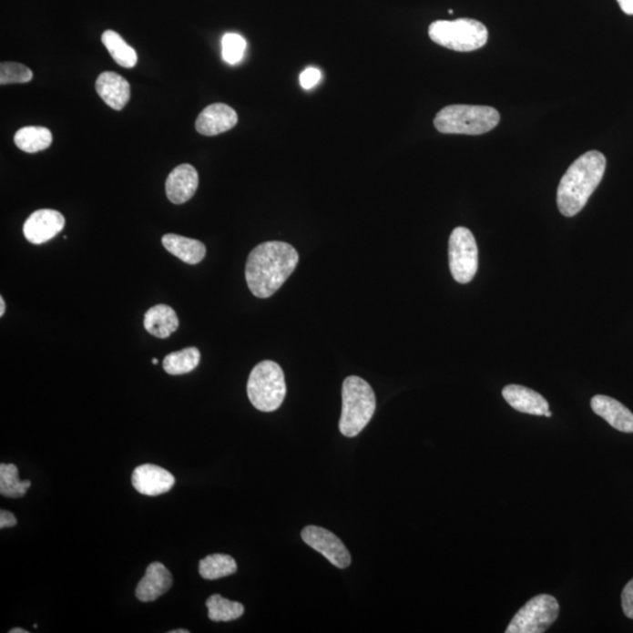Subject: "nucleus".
I'll use <instances>...</instances> for the list:
<instances>
[{
    "instance_id": "obj_1",
    "label": "nucleus",
    "mask_w": 633,
    "mask_h": 633,
    "mask_svg": "<svg viewBox=\"0 0 633 633\" xmlns=\"http://www.w3.org/2000/svg\"><path fill=\"white\" fill-rule=\"evenodd\" d=\"M300 256L291 244L271 240L253 249L245 267V280L252 295H275L295 271Z\"/></svg>"
},
{
    "instance_id": "obj_32",
    "label": "nucleus",
    "mask_w": 633,
    "mask_h": 633,
    "mask_svg": "<svg viewBox=\"0 0 633 633\" xmlns=\"http://www.w3.org/2000/svg\"><path fill=\"white\" fill-rule=\"evenodd\" d=\"M5 310H6L5 301H4L3 297H0V317L4 316V313H5Z\"/></svg>"
},
{
    "instance_id": "obj_12",
    "label": "nucleus",
    "mask_w": 633,
    "mask_h": 633,
    "mask_svg": "<svg viewBox=\"0 0 633 633\" xmlns=\"http://www.w3.org/2000/svg\"><path fill=\"white\" fill-rule=\"evenodd\" d=\"M239 116L234 108L226 104H212L204 108L198 120L196 130L202 136L215 137L234 128Z\"/></svg>"
},
{
    "instance_id": "obj_29",
    "label": "nucleus",
    "mask_w": 633,
    "mask_h": 633,
    "mask_svg": "<svg viewBox=\"0 0 633 633\" xmlns=\"http://www.w3.org/2000/svg\"><path fill=\"white\" fill-rule=\"evenodd\" d=\"M622 607L625 616L633 619V578L625 586L622 592Z\"/></svg>"
},
{
    "instance_id": "obj_28",
    "label": "nucleus",
    "mask_w": 633,
    "mask_h": 633,
    "mask_svg": "<svg viewBox=\"0 0 633 633\" xmlns=\"http://www.w3.org/2000/svg\"><path fill=\"white\" fill-rule=\"evenodd\" d=\"M322 79V73L320 69L314 67H309L301 72L300 77V81L301 87L304 89H311L320 83Z\"/></svg>"
},
{
    "instance_id": "obj_3",
    "label": "nucleus",
    "mask_w": 633,
    "mask_h": 633,
    "mask_svg": "<svg viewBox=\"0 0 633 633\" xmlns=\"http://www.w3.org/2000/svg\"><path fill=\"white\" fill-rule=\"evenodd\" d=\"M375 395L365 380L351 375L342 383V410L339 431L354 438L369 424L375 412Z\"/></svg>"
},
{
    "instance_id": "obj_10",
    "label": "nucleus",
    "mask_w": 633,
    "mask_h": 633,
    "mask_svg": "<svg viewBox=\"0 0 633 633\" xmlns=\"http://www.w3.org/2000/svg\"><path fill=\"white\" fill-rule=\"evenodd\" d=\"M65 227V218L59 211L53 209H40L31 214L24 223V236L32 244H43L48 242Z\"/></svg>"
},
{
    "instance_id": "obj_21",
    "label": "nucleus",
    "mask_w": 633,
    "mask_h": 633,
    "mask_svg": "<svg viewBox=\"0 0 633 633\" xmlns=\"http://www.w3.org/2000/svg\"><path fill=\"white\" fill-rule=\"evenodd\" d=\"M102 44L107 48L110 56L117 65L125 68H133L138 63L137 51L122 39L116 31L107 30L102 34Z\"/></svg>"
},
{
    "instance_id": "obj_30",
    "label": "nucleus",
    "mask_w": 633,
    "mask_h": 633,
    "mask_svg": "<svg viewBox=\"0 0 633 633\" xmlns=\"http://www.w3.org/2000/svg\"><path fill=\"white\" fill-rule=\"evenodd\" d=\"M17 526V518L11 512L2 510L0 512V529L12 528Z\"/></svg>"
},
{
    "instance_id": "obj_24",
    "label": "nucleus",
    "mask_w": 633,
    "mask_h": 633,
    "mask_svg": "<svg viewBox=\"0 0 633 633\" xmlns=\"http://www.w3.org/2000/svg\"><path fill=\"white\" fill-rule=\"evenodd\" d=\"M208 616L212 622H231L244 614V607L239 602H232L220 595H212L206 602Z\"/></svg>"
},
{
    "instance_id": "obj_22",
    "label": "nucleus",
    "mask_w": 633,
    "mask_h": 633,
    "mask_svg": "<svg viewBox=\"0 0 633 633\" xmlns=\"http://www.w3.org/2000/svg\"><path fill=\"white\" fill-rule=\"evenodd\" d=\"M199 361H201L199 350L196 347H187L167 355L163 361V370L170 375L187 374L199 366Z\"/></svg>"
},
{
    "instance_id": "obj_20",
    "label": "nucleus",
    "mask_w": 633,
    "mask_h": 633,
    "mask_svg": "<svg viewBox=\"0 0 633 633\" xmlns=\"http://www.w3.org/2000/svg\"><path fill=\"white\" fill-rule=\"evenodd\" d=\"M53 137L46 127L27 126L23 127L15 134V144L20 150L28 154H35L47 149L52 145Z\"/></svg>"
},
{
    "instance_id": "obj_33",
    "label": "nucleus",
    "mask_w": 633,
    "mask_h": 633,
    "mask_svg": "<svg viewBox=\"0 0 633 633\" xmlns=\"http://www.w3.org/2000/svg\"><path fill=\"white\" fill-rule=\"evenodd\" d=\"M9 633H27V631L24 630V628H12V630H10Z\"/></svg>"
},
{
    "instance_id": "obj_18",
    "label": "nucleus",
    "mask_w": 633,
    "mask_h": 633,
    "mask_svg": "<svg viewBox=\"0 0 633 633\" xmlns=\"http://www.w3.org/2000/svg\"><path fill=\"white\" fill-rule=\"evenodd\" d=\"M163 247L171 255L178 257L187 264H199L206 257V245L198 240L188 239L185 236L167 234L162 237Z\"/></svg>"
},
{
    "instance_id": "obj_11",
    "label": "nucleus",
    "mask_w": 633,
    "mask_h": 633,
    "mask_svg": "<svg viewBox=\"0 0 633 633\" xmlns=\"http://www.w3.org/2000/svg\"><path fill=\"white\" fill-rule=\"evenodd\" d=\"M132 484L142 495L158 496L174 487L175 477L158 465H142L134 469Z\"/></svg>"
},
{
    "instance_id": "obj_17",
    "label": "nucleus",
    "mask_w": 633,
    "mask_h": 633,
    "mask_svg": "<svg viewBox=\"0 0 633 633\" xmlns=\"http://www.w3.org/2000/svg\"><path fill=\"white\" fill-rule=\"evenodd\" d=\"M506 403L521 413L545 415L549 411V403L536 391L521 385H508L502 391Z\"/></svg>"
},
{
    "instance_id": "obj_16",
    "label": "nucleus",
    "mask_w": 633,
    "mask_h": 633,
    "mask_svg": "<svg viewBox=\"0 0 633 633\" xmlns=\"http://www.w3.org/2000/svg\"><path fill=\"white\" fill-rule=\"evenodd\" d=\"M97 93L110 108L121 110L130 99V85L114 72L101 73L96 83Z\"/></svg>"
},
{
    "instance_id": "obj_34",
    "label": "nucleus",
    "mask_w": 633,
    "mask_h": 633,
    "mask_svg": "<svg viewBox=\"0 0 633 633\" xmlns=\"http://www.w3.org/2000/svg\"><path fill=\"white\" fill-rule=\"evenodd\" d=\"M169 633H189V631L185 630V628H179V630L169 631Z\"/></svg>"
},
{
    "instance_id": "obj_23",
    "label": "nucleus",
    "mask_w": 633,
    "mask_h": 633,
    "mask_svg": "<svg viewBox=\"0 0 633 633\" xmlns=\"http://www.w3.org/2000/svg\"><path fill=\"white\" fill-rule=\"evenodd\" d=\"M237 563L234 558L224 554L209 555L199 562V575L208 581H215L235 574Z\"/></svg>"
},
{
    "instance_id": "obj_6",
    "label": "nucleus",
    "mask_w": 633,
    "mask_h": 633,
    "mask_svg": "<svg viewBox=\"0 0 633 633\" xmlns=\"http://www.w3.org/2000/svg\"><path fill=\"white\" fill-rule=\"evenodd\" d=\"M435 44L456 52L479 50L488 42V30L475 19L436 20L428 28Z\"/></svg>"
},
{
    "instance_id": "obj_35",
    "label": "nucleus",
    "mask_w": 633,
    "mask_h": 633,
    "mask_svg": "<svg viewBox=\"0 0 633 633\" xmlns=\"http://www.w3.org/2000/svg\"><path fill=\"white\" fill-rule=\"evenodd\" d=\"M551 415H553V414H551V412H550V411H546V412L545 416H546V418H550Z\"/></svg>"
},
{
    "instance_id": "obj_31",
    "label": "nucleus",
    "mask_w": 633,
    "mask_h": 633,
    "mask_svg": "<svg viewBox=\"0 0 633 633\" xmlns=\"http://www.w3.org/2000/svg\"><path fill=\"white\" fill-rule=\"evenodd\" d=\"M624 14L633 15V0H617Z\"/></svg>"
},
{
    "instance_id": "obj_7",
    "label": "nucleus",
    "mask_w": 633,
    "mask_h": 633,
    "mask_svg": "<svg viewBox=\"0 0 633 633\" xmlns=\"http://www.w3.org/2000/svg\"><path fill=\"white\" fill-rule=\"evenodd\" d=\"M449 269L457 283L472 281L479 268V250L475 237L467 228L459 227L449 237Z\"/></svg>"
},
{
    "instance_id": "obj_25",
    "label": "nucleus",
    "mask_w": 633,
    "mask_h": 633,
    "mask_svg": "<svg viewBox=\"0 0 633 633\" xmlns=\"http://www.w3.org/2000/svg\"><path fill=\"white\" fill-rule=\"evenodd\" d=\"M31 481H20L17 465H0V494L5 497L19 498L31 488Z\"/></svg>"
},
{
    "instance_id": "obj_13",
    "label": "nucleus",
    "mask_w": 633,
    "mask_h": 633,
    "mask_svg": "<svg viewBox=\"0 0 633 633\" xmlns=\"http://www.w3.org/2000/svg\"><path fill=\"white\" fill-rule=\"evenodd\" d=\"M199 174L193 166L183 163L169 174L166 181V193L169 201L183 204L193 199L198 190Z\"/></svg>"
},
{
    "instance_id": "obj_2",
    "label": "nucleus",
    "mask_w": 633,
    "mask_h": 633,
    "mask_svg": "<svg viewBox=\"0 0 633 633\" xmlns=\"http://www.w3.org/2000/svg\"><path fill=\"white\" fill-rule=\"evenodd\" d=\"M607 158L597 150L579 157L567 168L557 189L558 210L567 218H573L586 207L590 196L599 186L606 173Z\"/></svg>"
},
{
    "instance_id": "obj_15",
    "label": "nucleus",
    "mask_w": 633,
    "mask_h": 633,
    "mask_svg": "<svg viewBox=\"0 0 633 633\" xmlns=\"http://www.w3.org/2000/svg\"><path fill=\"white\" fill-rule=\"evenodd\" d=\"M591 408L596 414L606 420L610 426L619 432L633 433V413L623 403L607 395H595L591 399Z\"/></svg>"
},
{
    "instance_id": "obj_4",
    "label": "nucleus",
    "mask_w": 633,
    "mask_h": 633,
    "mask_svg": "<svg viewBox=\"0 0 633 633\" xmlns=\"http://www.w3.org/2000/svg\"><path fill=\"white\" fill-rule=\"evenodd\" d=\"M498 122L500 113L489 106L451 105L441 109L434 118L438 132L465 136L488 133Z\"/></svg>"
},
{
    "instance_id": "obj_8",
    "label": "nucleus",
    "mask_w": 633,
    "mask_h": 633,
    "mask_svg": "<svg viewBox=\"0 0 633 633\" xmlns=\"http://www.w3.org/2000/svg\"><path fill=\"white\" fill-rule=\"evenodd\" d=\"M557 599L550 595H538L526 604L506 628V633H543L557 619Z\"/></svg>"
},
{
    "instance_id": "obj_36",
    "label": "nucleus",
    "mask_w": 633,
    "mask_h": 633,
    "mask_svg": "<svg viewBox=\"0 0 633 633\" xmlns=\"http://www.w3.org/2000/svg\"><path fill=\"white\" fill-rule=\"evenodd\" d=\"M153 365H158V361L157 358L152 359Z\"/></svg>"
},
{
    "instance_id": "obj_26",
    "label": "nucleus",
    "mask_w": 633,
    "mask_h": 633,
    "mask_svg": "<svg viewBox=\"0 0 633 633\" xmlns=\"http://www.w3.org/2000/svg\"><path fill=\"white\" fill-rule=\"evenodd\" d=\"M34 79V72L26 65L19 63H2L0 65V84H26Z\"/></svg>"
},
{
    "instance_id": "obj_14",
    "label": "nucleus",
    "mask_w": 633,
    "mask_h": 633,
    "mask_svg": "<svg viewBox=\"0 0 633 633\" xmlns=\"http://www.w3.org/2000/svg\"><path fill=\"white\" fill-rule=\"evenodd\" d=\"M173 586L170 571L160 562L150 563L146 574L138 582L136 596L141 602H153L165 595Z\"/></svg>"
},
{
    "instance_id": "obj_19",
    "label": "nucleus",
    "mask_w": 633,
    "mask_h": 633,
    "mask_svg": "<svg viewBox=\"0 0 633 633\" xmlns=\"http://www.w3.org/2000/svg\"><path fill=\"white\" fill-rule=\"evenodd\" d=\"M144 325L152 336L168 338L179 328L178 314L168 305H155L146 312Z\"/></svg>"
},
{
    "instance_id": "obj_9",
    "label": "nucleus",
    "mask_w": 633,
    "mask_h": 633,
    "mask_svg": "<svg viewBox=\"0 0 633 633\" xmlns=\"http://www.w3.org/2000/svg\"><path fill=\"white\" fill-rule=\"evenodd\" d=\"M301 538L309 546L329 559L331 565L345 569L351 565V555L333 533L321 526H309L301 532Z\"/></svg>"
},
{
    "instance_id": "obj_5",
    "label": "nucleus",
    "mask_w": 633,
    "mask_h": 633,
    "mask_svg": "<svg viewBox=\"0 0 633 633\" xmlns=\"http://www.w3.org/2000/svg\"><path fill=\"white\" fill-rule=\"evenodd\" d=\"M248 397L260 412L279 410L287 395L284 372L279 363L264 361L253 367L248 380Z\"/></svg>"
},
{
    "instance_id": "obj_27",
    "label": "nucleus",
    "mask_w": 633,
    "mask_h": 633,
    "mask_svg": "<svg viewBox=\"0 0 633 633\" xmlns=\"http://www.w3.org/2000/svg\"><path fill=\"white\" fill-rule=\"evenodd\" d=\"M247 50V42L242 36L227 34L222 38V56L229 65L239 64Z\"/></svg>"
}]
</instances>
